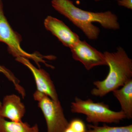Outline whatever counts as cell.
Instances as JSON below:
<instances>
[{
    "label": "cell",
    "instance_id": "obj_12",
    "mask_svg": "<svg viewBox=\"0 0 132 132\" xmlns=\"http://www.w3.org/2000/svg\"><path fill=\"white\" fill-rule=\"evenodd\" d=\"M88 130L85 132H132L131 125L125 126L111 127L104 124L102 126L88 125Z\"/></svg>",
    "mask_w": 132,
    "mask_h": 132
},
{
    "label": "cell",
    "instance_id": "obj_14",
    "mask_svg": "<svg viewBox=\"0 0 132 132\" xmlns=\"http://www.w3.org/2000/svg\"><path fill=\"white\" fill-rule=\"evenodd\" d=\"M68 126L75 132H85L87 130L85 123L80 119H73L69 122Z\"/></svg>",
    "mask_w": 132,
    "mask_h": 132
},
{
    "label": "cell",
    "instance_id": "obj_1",
    "mask_svg": "<svg viewBox=\"0 0 132 132\" xmlns=\"http://www.w3.org/2000/svg\"><path fill=\"white\" fill-rule=\"evenodd\" d=\"M52 5L56 11L80 29L89 39H96L100 34V29L93 22H98L107 29L116 30L120 28L118 17L111 11H85L76 6L71 0H52Z\"/></svg>",
    "mask_w": 132,
    "mask_h": 132
},
{
    "label": "cell",
    "instance_id": "obj_8",
    "mask_svg": "<svg viewBox=\"0 0 132 132\" xmlns=\"http://www.w3.org/2000/svg\"><path fill=\"white\" fill-rule=\"evenodd\" d=\"M45 28L56 36L65 46L71 48L80 40L78 34L73 32L63 22L51 16L44 21Z\"/></svg>",
    "mask_w": 132,
    "mask_h": 132
},
{
    "label": "cell",
    "instance_id": "obj_11",
    "mask_svg": "<svg viewBox=\"0 0 132 132\" xmlns=\"http://www.w3.org/2000/svg\"><path fill=\"white\" fill-rule=\"evenodd\" d=\"M28 123L7 120L0 116V132H32Z\"/></svg>",
    "mask_w": 132,
    "mask_h": 132
},
{
    "label": "cell",
    "instance_id": "obj_16",
    "mask_svg": "<svg viewBox=\"0 0 132 132\" xmlns=\"http://www.w3.org/2000/svg\"><path fill=\"white\" fill-rule=\"evenodd\" d=\"M32 132H39V128L37 124H35L34 126L32 127Z\"/></svg>",
    "mask_w": 132,
    "mask_h": 132
},
{
    "label": "cell",
    "instance_id": "obj_17",
    "mask_svg": "<svg viewBox=\"0 0 132 132\" xmlns=\"http://www.w3.org/2000/svg\"><path fill=\"white\" fill-rule=\"evenodd\" d=\"M64 132H75L71 128L69 127L68 126L67 127V128L65 130V131H64Z\"/></svg>",
    "mask_w": 132,
    "mask_h": 132
},
{
    "label": "cell",
    "instance_id": "obj_15",
    "mask_svg": "<svg viewBox=\"0 0 132 132\" xmlns=\"http://www.w3.org/2000/svg\"><path fill=\"white\" fill-rule=\"evenodd\" d=\"M117 3L121 6L124 7L128 9H132V0H118Z\"/></svg>",
    "mask_w": 132,
    "mask_h": 132
},
{
    "label": "cell",
    "instance_id": "obj_6",
    "mask_svg": "<svg viewBox=\"0 0 132 132\" xmlns=\"http://www.w3.org/2000/svg\"><path fill=\"white\" fill-rule=\"evenodd\" d=\"M70 49L74 60L82 63L87 71L97 66L107 65L103 53L85 40H80Z\"/></svg>",
    "mask_w": 132,
    "mask_h": 132
},
{
    "label": "cell",
    "instance_id": "obj_3",
    "mask_svg": "<svg viewBox=\"0 0 132 132\" xmlns=\"http://www.w3.org/2000/svg\"><path fill=\"white\" fill-rule=\"evenodd\" d=\"M71 111L86 116V120L94 124L99 123H118L126 118L123 111L111 110L104 102H95L90 99L82 100L78 97L71 103Z\"/></svg>",
    "mask_w": 132,
    "mask_h": 132
},
{
    "label": "cell",
    "instance_id": "obj_5",
    "mask_svg": "<svg viewBox=\"0 0 132 132\" xmlns=\"http://www.w3.org/2000/svg\"><path fill=\"white\" fill-rule=\"evenodd\" d=\"M42 112L47 126V132H64L69 122L65 117L60 101H55L36 90L33 94Z\"/></svg>",
    "mask_w": 132,
    "mask_h": 132
},
{
    "label": "cell",
    "instance_id": "obj_7",
    "mask_svg": "<svg viewBox=\"0 0 132 132\" xmlns=\"http://www.w3.org/2000/svg\"><path fill=\"white\" fill-rule=\"evenodd\" d=\"M15 60L26 66L32 72L35 80L37 91L46 95L53 100L59 101L53 82L46 71L43 69L36 68L31 64L28 59L24 57H17Z\"/></svg>",
    "mask_w": 132,
    "mask_h": 132
},
{
    "label": "cell",
    "instance_id": "obj_10",
    "mask_svg": "<svg viewBox=\"0 0 132 132\" xmlns=\"http://www.w3.org/2000/svg\"><path fill=\"white\" fill-rule=\"evenodd\" d=\"M112 93L120 103L121 111L129 119L132 118V79Z\"/></svg>",
    "mask_w": 132,
    "mask_h": 132
},
{
    "label": "cell",
    "instance_id": "obj_13",
    "mask_svg": "<svg viewBox=\"0 0 132 132\" xmlns=\"http://www.w3.org/2000/svg\"><path fill=\"white\" fill-rule=\"evenodd\" d=\"M3 74L10 81H12L17 90L21 89L22 87L19 84V81L18 79L13 74L9 69L6 68L4 66L0 65V73Z\"/></svg>",
    "mask_w": 132,
    "mask_h": 132
},
{
    "label": "cell",
    "instance_id": "obj_2",
    "mask_svg": "<svg viewBox=\"0 0 132 132\" xmlns=\"http://www.w3.org/2000/svg\"><path fill=\"white\" fill-rule=\"evenodd\" d=\"M103 54L109 72L104 80L94 82L95 87L91 91L92 95L100 97L118 89L132 79V60L123 48L119 47L116 52H105Z\"/></svg>",
    "mask_w": 132,
    "mask_h": 132
},
{
    "label": "cell",
    "instance_id": "obj_9",
    "mask_svg": "<svg viewBox=\"0 0 132 132\" xmlns=\"http://www.w3.org/2000/svg\"><path fill=\"white\" fill-rule=\"evenodd\" d=\"M26 111L24 104L16 95H6L0 104V116L12 121H22Z\"/></svg>",
    "mask_w": 132,
    "mask_h": 132
},
{
    "label": "cell",
    "instance_id": "obj_4",
    "mask_svg": "<svg viewBox=\"0 0 132 132\" xmlns=\"http://www.w3.org/2000/svg\"><path fill=\"white\" fill-rule=\"evenodd\" d=\"M22 40L21 36L14 31L9 23L4 14L2 0H0V42L4 43L7 45L9 53L16 58L21 57L31 59L39 67V62H43L50 67L43 60L45 57L48 58L50 56L45 57L39 53L30 54L27 53L21 46Z\"/></svg>",
    "mask_w": 132,
    "mask_h": 132
},
{
    "label": "cell",
    "instance_id": "obj_18",
    "mask_svg": "<svg viewBox=\"0 0 132 132\" xmlns=\"http://www.w3.org/2000/svg\"><path fill=\"white\" fill-rule=\"evenodd\" d=\"M94 1L96 2H99L100 1H102V0H94Z\"/></svg>",
    "mask_w": 132,
    "mask_h": 132
}]
</instances>
